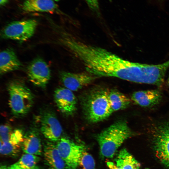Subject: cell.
I'll use <instances>...</instances> for the list:
<instances>
[{"instance_id": "16", "label": "cell", "mask_w": 169, "mask_h": 169, "mask_svg": "<svg viewBox=\"0 0 169 169\" xmlns=\"http://www.w3.org/2000/svg\"><path fill=\"white\" fill-rule=\"evenodd\" d=\"M116 164L121 169H139L140 164L126 149H121L115 159Z\"/></svg>"}, {"instance_id": "14", "label": "cell", "mask_w": 169, "mask_h": 169, "mask_svg": "<svg viewBox=\"0 0 169 169\" xmlns=\"http://www.w3.org/2000/svg\"><path fill=\"white\" fill-rule=\"evenodd\" d=\"M44 153L45 162L49 169H65L66 168L56 145L52 142L47 143L44 146Z\"/></svg>"}, {"instance_id": "10", "label": "cell", "mask_w": 169, "mask_h": 169, "mask_svg": "<svg viewBox=\"0 0 169 169\" xmlns=\"http://www.w3.org/2000/svg\"><path fill=\"white\" fill-rule=\"evenodd\" d=\"M72 91L65 87H60L55 90L54 93L57 107L67 116L72 115L76 110L77 99Z\"/></svg>"}, {"instance_id": "6", "label": "cell", "mask_w": 169, "mask_h": 169, "mask_svg": "<svg viewBox=\"0 0 169 169\" xmlns=\"http://www.w3.org/2000/svg\"><path fill=\"white\" fill-rule=\"evenodd\" d=\"M154 129L153 141L156 156L169 169V122L161 124Z\"/></svg>"}, {"instance_id": "11", "label": "cell", "mask_w": 169, "mask_h": 169, "mask_svg": "<svg viewBox=\"0 0 169 169\" xmlns=\"http://www.w3.org/2000/svg\"><path fill=\"white\" fill-rule=\"evenodd\" d=\"M161 99V94L157 90L136 91L131 97V100L136 104L143 107H151L157 104Z\"/></svg>"}, {"instance_id": "2", "label": "cell", "mask_w": 169, "mask_h": 169, "mask_svg": "<svg viewBox=\"0 0 169 169\" xmlns=\"http://www.w3.org/2000/svg\"><path fill=\"white\" fill-rule=\"evenodd\" d=\"M133 134L125 121L115 122L96 136L101 156L104 158L113 157L123 142Z\"/></svg>"}, {"instance_id": "13", "label": "cell", "mask_w": 169, "mask_h": 169, "mask_svg": "<svg viewBox=\"0 0 169 169\" xmlns=\"http://www.w3.org/2000/svg\"><path fill=\"white\" fill-rule=\"evenodd\" d=\"M21 148L25 153L37 156L41 155V141L38 132L36 129H32L24 136Z\"/></svg>"}, {"instance_id": "18", "label": "cell", "mask_w": 169, "mask_h": 169, "mask_svg": "<svg viewBox=\"0 0 169 169\" xmlns=\"http://www.w3.org/2000/svg\"><path fill=\"white\" fill-rule=\"evenodd\" d=\"M40 160V158L38 156L25 153L21 156L17 163L24 168L30 169L37 166Z\"/></svg>"}, {"instance_id": "15", "label": "cell", "mask_w": 169, "mask_h": 169, "mask_svg": "<svg viewBox=\"0 0 169 169\" xmlns=\"http://www.w3.org/2000/svg\"><path fill=\"white\" fill-rule=\"evenodd\" d=\"M21 8L26 12H50L58 9L54 0H25Z\"/></svg>"}, {"instance_id": "29", "label": "cell", "mask_w": 169, "mask_h": 169, "mask_svg": "<svg viewBox=\"0 0 169 169\" xmlns=\"http://www.w3.org/2000/svg\"><path fill=\"white\" fill-rule=\"evenodd\" d=\"M149 169L148 168H145V169Z\"/></svg>"}, {"instance_id": "25", "label": "cell", "mask_w": 169, "mask_h": 169, "mask_svg": "<svg viewBox=\"0 0 169 169\" xmlns=\"http://www.w3.org/2000/svg\"><path fill=\"white\" fill-rule=\"evenodd\" d=\"M106 164L108 167L110 169H121L118 167L116 164L110 161H108Z\"/></svg>"}, {"instance_id": "3", "label": "cell", "mask_w": 169, "mask_h": 169, "mask_svg": "<svg viewBox=\"0 0 169 169\" xmlns=\"http://www.w3.org/2000/svg\"><path fill=\"white\" fill-rule=\"evenodd\" d=\"M9 105L13 114L18 117L26 115L33 103L34 97L30 90L22 82L14 80L8 86Z\"/></svg>"}, {"instance_id": "26", "label": "cell", "mask_w": 169, "mask_h": 169, "mask_svg": "<svg viewBox=\"0 0 169 169\" xmlns=\"http://www.w3.org/2000/svg\"><path fill=\"white\" fill-rule=\"evenodd\" d=\"M8 2V0H0V4L1 6H4L7 4Z\"/></svg>"}, {"instance_id": "24", "label": "cell", "mask_w": 169, "mask_h": 169, "mask_svg": "<svg viewBox=\"0 0 169 169\" xmlns=\"http://www.w3.org/2000/svg\"><path fill=\"white\" fill-rule=\"evenodd\" d=\"M8 169H27L24 168L20 166L16 162L8 167ZM30 169H41L39 167L37 166L35 167Z\"/></svg>"}, {"instance_id": "20", "label": "cell", "mask_w": 169, "mask_h": 169, "mask_svg": "<svg viewBox=\"0 0 169 169\" xmlns=\"http://www.w3.org/2000/svg\"><path fill=\"white\" fill-rule=\"evenodd\" d=\"M80 169H96L95 161L92 156L84 150L79 165Z\"/></svg>"}, {"instance_id": "5", "label": "cell", "mask_w": 169, "mask_h": 169, "mask_svg": "<svg viewBox=\"0 0 169 169\" xmlns=\"http://www.w3.org/2000/svg\"><path fill=\"white\" fill-rule=\"evenodd\" d=\"M59 154L68 169H76L79 162L84 148L71 140L60 138L56 145Z\"/></svg>"}, {"instance_id": "23", "label": "cell", "mask_w": 169, "mask_h": 169, "mask_svg": "<svg viewBox=\"0 0 169 169\" xmlns=\"http://www.w3.org/2000/svg\"><path fill=\"white\" fill-rule=\"evenodd\" d=\"M90 10L96 15L100 16V9L99 0H85Z\"/></svg>"}, {"instance_id": "12", "label": "cell", "mask_w": 169, "mask_h": 169, "mask_svg": "<svg viewBox=\"0 0 169 169\" xmlns=\"http://www.w3.org/2000/svg\"><path fill=\"white\" fill-rule=\"evenodd\" d=\"M22 64L14 51L8 48L0 54V73L3 75L20 69Z\"/></svg>"}, {"instance_id": "17", "label": "cell", "mask_w": 169, "mask_h": 169, "mask_svg": "<svg viewBox=\"0 0 169 169\" xmlns=\"http://www.w3.org/2000/svg\"><path fill=\"white\" fill-rule=\"evenodd\" d=\"M108 98L113 112L126 108L131 102L128 97L115 89L109 91Z\"/></svg>"}, {"instance_id": "1", "label": "cell", "mask_w": 169, "mask_h": 169, "mask_svg": "<svg viewBox=\"0 0 169 169\" xmlns=\"http://www.w3.org/2000/svg\"><path fill=\"white\" fill-rule=\"evenodd\" d=\"M107 89L97 87L84 95L81 104L86 119L92 123L97 122L108 117L113 112L109 99Z\"/></svg>"}, {"instance_id": "4", "label": "cell", "mask_w": 169, "mask_h": 169, "mask_svg": "<svg viewBox=\"0 0 169 169\" xmlns=\"http://www.w3.org/2000/svg\"><path fill=\"white\" fill-rule=\"evenodd\" d=\"M37 25L38 22L34 19L14 21L3 28L1 36L3 39L25 41L33 35Z\"/></svg>"}, {"instance_id": "9", "label": "cell", "mask_w": 169, "mask_h": 169, "mask_svg": "<svg viewBox=\"0 0 169 169\" xmlns=\"http://www.w3.org/2000/svg\"><path fill=\"white\" fill-rule=\"evenodd\" d=\"M59 76L64 87L72 91H77L90 84L97 78L87 72L73 73L62 71Z\"/></svg>"}, {"instance_id": "7", "label": "cell", "mask_w": 169, "mask_h": 169, "mask_svg": "<svg viewBox=\"0 0 169 169\" xmlns=\"http://www.w3.org/2000/svg\"><path fill=\"white\" fill-rule=\"evenodd\" d=\"M27 74L32 83L43 88L46 87L51 77L49 65L40 58H35L30 62L27 68Z\"/></svg>"}, {"instance_id": "19", "label": "cell", "mask_w": 169, "mask_h": 169, "mask_svg": "<svg viewBox=\"0 0 169 169\" xmlns=\"http://www.w3.org/2000/svg\"><path fill=\"white\" fill-rule=\"evenodd\" d=\"M0 141V151L1 154L15 157L19 154L21 146L13 144L9 141L5 142Z\"/></svg>"}, {"instance_id": "27", "label": "cell", "mask_w": 169, "mask_h": 169, "mask_svg": "<svg viewBox=\"0 0 169 169\" xmlns=\"http://www.w3.org/2000/svg\"><path fill=\"white\" fill-rule=\"evenodd\" d=\"M0 169H8V167L5 165H2L1 166Z\"/></svg>"}, {"instance_id": "21", "label": "cell", "mask_w": 169, "mask_h": 169, "mask_svg": "<svg viewBox=\"0 0 169 169\" xmlns=\"http://www.w3.org/2000/svg\"><path fill=\"white\" fill-rule=\"evenodd\" d=\"M24 137L22 131L16 129L13 132L9 141L13 144L22 146Z\"/></svg>"}, {"instance_id": "8", "label": "cell", "mask_w": 169, "mask_h": 169, "mask_svg": "<svg viewBox=\"0 0 169 169\" xmlns=\"http://www.w3.org/2000/svg\"><path fill=\"white\" fill-rule=\"evenodd\" d=\"M41 131L44 136L53 141H57L63 132L62 126L55 114L50 110L43 112L41 117Z\"/></svg>"}, {"instance_id": "28", "label": "cell", "mask_w": 169, "mask_h": 169, "mask_svg": "<svg viewBox=\"0 0 169 169\" xmlns=\"http://www.w3.org/2000/svg\"><path fill=\"white\" fill-rule=\"evenodd\" d=\"M168 84H169V78H168Z\"/></svg>"}, {"instance_id": "22", "label": "cell", "mask_w": 169, "mask_h": 169, "mask_svg": "<svg viewBox=\"0 0 169 169\" xmlns=\"http://www.w3.org/2000/svg\"><path fill=\"white\" fill-rule=\"evenodd\" d=\"M12 129L8 124L2 125L0 126V141L3 142L8 141L13 132Z\"/></svg>"}]
</instances>
